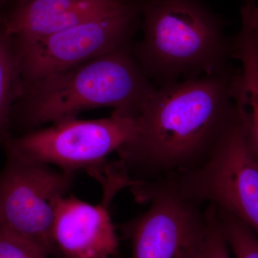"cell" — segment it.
I'll list each match as a JSON object with an SVG mask.
<instances>
[{"instance_id": "5b68a950", "label": "cell", "mask_w": 258, "mask_h": 258, "mask_svg": "<svg viewBox=\"0 0 258 258\" xmlns=\"http://www.w3.org/2000/svg\"><path fill=\"white\" fill-rule=\"evenodd\" d=\"M137 132V118L113 111L101 119L68 118L47 128L4 139L7 154L42 164H53L74 174L85 170L100 179L106 158L128 143Z\"/></svg>"}, {"instance_id": "7a4b0ae2", "label": "cell", "mask_w": 258, "mask_h": 258, "mask_svg": "<svg viewBox=\"0 0 258 258\" xmlns=\"http://www.w3.org/2000/svg\"><path fill=\"white\" fill-rule=\"evenodd\" d=\"M156 88L130 43L25 85L16 103L18 118L25 126L34 127L111 107L120 115L137 118Z\"/></svg>"}, {"instance_id": "30bf717a", "label": "cell", "mask_w": 258, "mask_h": 258, "mask_svg": "<svg viewBox=\"0 0 258 258\" xmlns=\"http://www.w3.org/2000/svg\"><path fill=\"white\" fill-rule=\"evenodd\" d=\"M135 0H30L0 19L14 40L45 36L123 9Z\"/></svg>"}, {"instance_id": "e0dca14e", "label": "cell", "mask_w": 258, "mask_h": 258, "mask_svg": "<svg viewBox=\"0 0 258 258\" xmlns=\"http://www.w3.org/2000/svg\"><path fill=\"white\" fill-rule=\"evenodd\" d=\"M243 4L248 10L252 18L258 23V6L256 4L255 0H244Z\"/></svg>"}, {"instance_id": "ac0fdd59", "label": "cell", "mask_w": 258, "mask_h": 258, "mask_svg": "<svg viewBox=\"0 0 258 258\" xmlns=\"http://www.w3.org/2000/svg\"><path fill=\"white\" fill-rule=\"evenodd\" d=\"M10 1L13 2V8H15V7L20 6V5L27 3V2L30 1V0H10Z\"/></svg>"}, {"instance_id": "277c9868", "label": "cell", "mask_w": 258, "mask_h": 258, "mask_svg": "<svg viewBox=\"0 0 258 258\" xmlns=\"http://www.w3.org/2000/svg\"><path fill=\"white\" fill-rule=\"evenodd\" d=\"M168 176L183 198L200 205L215 204L258 235V164L249 149L238 105L208 159L197 167Z\"/></svg>"}, {"instance_id": "7c38bea8", "label": "cell", "mask_w": 258, "mask_h": 258, "mask_svg": "<svg viewBox=\"0 0 258 258\" xmlns=\"http://www.w3.org/2000/svg\"><path fill=\"white\" fill-rule=\"evenodd\" d=\"M24 89L25 83L13 40L0 28V139H5L12 109L23 96Z\"/></svg>"}, {"instance_id": "52a82bcc", "label": "cell", "mask_w": 258, "mask_h": 258, "mask_svg": "<svg viewBox=\"0 0 258 258\" xmlns=\"http://www.w3.org/2000/svg\"><path fill=\"white\" fill-rule=\"evenodd\" d=\"M142 1L45 36L12 39L25 86L130 44Z\"/></svg>"}, {"instance_id": "8992f818", "label": "cell", "mask_w": 258, "mask_h": 258, "mask_svg": "<svg viewBox=\"0 0 258 258\" xmlns=\"http://www.w3.org/2000/svg\"><path fill=\"white\" fill-rule=\"evenodd\" d=\"M147 211L122 225L131 258H198L208 226L206 209L183 198L170 178L132 186Z\"/></svg>"}, {"instance_id": "9c48e42d", "label": "cell", "mask_w": 258, "mask_h": 258, "mask_svg": "<svg viewBox=\"0 0 258 258\" xmlns=\"http://www.w3.org/2000/svg\"><path fill=\"white\" fill-rule=\"evenodd\" d=\"M103 184L104 196L98 205L64 195L54 200L52 235L56 249L64 258H110L118 252L119 244L108 208L125 186L115 177Z\"/></svg>"}, {"instance_id": "ffe728a7", "label": "cell", "mask_w": 258, "mask_h": 258, "mask_svg": "<svg viewBox=\"0 0 258 258\" xmlns=\"http://www.w3.org/2000/svg\"><path fill=\"white\" fill-rule=\"evenodd\" d=\"M2 228V225H1V223H0V229Z\"/></svg>"}, {"instance_id": "8fae6325", "label": "cell", "mask_w": 258, "mask_h": 258, "mask_svg": "<svg viewBox=\"0 0 258 258\" xmlns=\"http://www.w3.org/2000/svg\"><path fill=\"white\" fill-rule=\"evenodd\" d=\"M233 58L241 63L235 101L243 112L247 143L258 164V45L251 32L242 30L235 35Z\"/></svg>"}, {"instance_id": "4fadbf2b", "label": "cell", "mask_w": 258, "mask_h": 258, "mask_svg": "<svg viewBox=\"0 0 258 258\" xmlns=\"http://www.w3.org/2000/svg\"><path fill=\"white\" fill-rule=\"evenodd\" d=\"M224 235L235 258H258V235L229 212L217 208Z\"/></svg>"}, {"instance_id": "9a60e30c", "label": "cell", "mask_w": 258, "mask_h": 258, "mask_svg": "<svg viewBox=\"0 0 258 258\" xmlns=\"http://www.w3.org/2000/svg\"><path fill=\"white\" fill-rule=\"evenodd\" d=\"M48 255L35 242L3 227L0 229V258H47Z\"/></svg>"}, {"instance_id": "2e32d148", "label": "cell", "mask_w": 258, "mask_h": 258, "mask_svg": "<svg viewBox=\"0 0 258 258\" xmlns=\"http://www.w3.org/2000/svg\"><path fill=\"white\" fill-rule=\"evenodd\" d=\"M241 18H242V21L247 23L249 27V28L252 30V34H253L254 38H255L256 42L258 45V23L254 20L250 15L247 12L242 11L241 12Z\"/></svg>"}, {"instance_id": "d6986e66", "label": "cell", "mask_w": 258, "mask_h": 258, "mask_svg": "<svg viewBox=\"0 0 258 258\" xmlns=\"http://www.w3.org/2000/svg\"><path fill=\"white\" fill-rule=\"evenodd\" d=\"M9 2H10V0H0V6L7 4Z\"/></svg>"}, {"instance_id": "ba28073f", "label": "cell", "mask_w": 258, "mask_h": 258, "mask_svg": "<svg viewBox=\"0 0 258 258\" xmlns=\"http://www.w3.org/2000/svg\"><path fill=\"white\" fill-rule=\"evenodd\" d=\"M0 173L2 227L57 252L52 235L53 202L71 188L74 174L57 172L47 164L7 154Z\"/></svg>"}, {"instance_id": "5bb4252c", "label": "cell", "mask_w": 258, "mask_h": 258, "mask_svg": "<svg viewBox=\"0 0 258 258\" xmlns=\"http://www.w3.org/2000/svg\"><path fill=\"white\" fill-rule=\"evenodd\" d=\"M206 212L208 226L198 258H231L228 243L219 220L217 207L209 203Z\"/></svg>"}, {"instance_id": "3957f363", "label": "cell", "mask_w": 258, "mask_h": 258, "mask_svg": "<svg viewBox=\"0 0 258 258\" xmlns=\"http://www.w3.org/2000/svg\"><path fill=\"white\" fill-rule=\"evenodd\" d=\"M142 18L143 38L132 52L156 87L231 66L232 37L200 0H143Z\"/></svg>"}, {"instance_id": "6da1fadb", "label": "cell", "mask_w": 258, "mask_h": 258, "mask_svg": "<svg viewBox=\"0 0 258 258\" xmlns=\"http://www.w3.org/2000/svg\"><path fill=\"white\" fill-rule=\"evenodd\" d=\"M239 72L230 66L155 88L137 118L135 135L117 152L134 185L189 170L208 159L237 111Z\"/></svg>"}]
</instances>
